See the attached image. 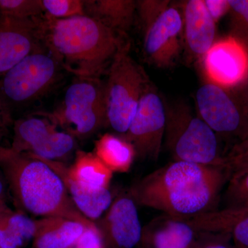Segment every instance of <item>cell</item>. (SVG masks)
Returning a JSON list of instances; mask_svg holds the SVG:
<instances>
[{
  "instance_id": "6da1fadb",
  "label": "cell",
  "mask_w": 248,
  "mask_h": 248,
  "mask_svg": "<svg viewBox=\"0 0 248 248\" xmlns=\"http://www.w3.org/2000/svg\"><path fill=\"white\" fill-rule=\"evenodd\" d=\"M226 182L221 168L174 161L135 183L129 195L136 204L186 219L214 210Z\"/></svg>"
},
{
  "instance_id": "7a4b0ae2",
  "label": "cell",
  "mask_w": 248,
  "mask_h": 248,
  "mask_svg": "<svg viewBox=\"0 0 248 248\" xmlns=\"http://www.w3.org/2000/svg\"><path fill=\"white\" fill-rule=\"evenodd\" d=\"M42 42L62 68L76 77L99 78L124 41L120 34L86 16L41 17Z\"/></svg>"
},
{
  "instance_id": "3957f363",
  "label": "cell",
  "mask_w": 248,
  "mask_h": 248,
  "mask_svg": "<svg viewBox=\"0 0 248 248\" xmlns=\"http://www.w3.org/2000/svg\"><path fill=\"white\" fill-rule=\"evenodd\" d=\"M0 165L14 197L26 211L44 218L63 217L86 227L94 226L77 208L64 183L43 159L3 147Z\"/></svg>"
},
{
  "instance_id": "277c9868",
  "label": "cell",
  "mask_w": 248,
  "mask_h": 248,
  "mask_svg": "<svg viewBox=\"0 0 248 248\" xmlns=\"http://www.w3.org/2000/svg\"><path fill=\"white\" fill-rule=\"evenodd\" d=\"M166 104L164 142L173 160L224 169L220 139L185 102Z\"/></svg>"
},
{
  "instance_id": "5b68a950",
  "label": "cell",
  "mask_w": 248,
  "mask_h": 248,
  "mask_svg": "<svg viewBox=\"0 0 248 248\" xmlns=\"http://www.w3.org/2000/svg\"><path fill=\"white\" fill-rule=\"evenodd\" d=\"M195 99L198 115L228 148L248 136V80L234 86L205 81Z\"/></svg>"
},
{
  "instance_id": "8992f818",
  "label": "cell",
  "mask_w": 248,
  "mask_h": 248,
  "mask_svg": "<svg viewBox=\"0 0 248 248\" xmlns=\"http://www.w3.org/2000/svg\"><path fill=\"white\" fill-rule=\"evenodd\" d=\"M149 84L143 68L130 55V44L124 42L111 62L105 83L107 124L116 132L126 133Z\"/></svg>"
},
{
  "instance_id": "52a82bcc",
  "label": "cell",
  "mask_w": 248,
  "mask_h": 248,
  "mask_svg": "<svg viewBox=\"0 0 248 248\" xmlns=\"http://www.w3.org/2000/svg\"><path fill=\"white\" fill-rule=\"evenodd\" d=\"M50 117L74 138L91 136L107 124L105 84L99 78L76 77Z\"/></svg>"
},
{
  "instance_id": "ba28073f",
  "label": "cell",
  "mask_w": 248,
  "mask_h": 248,
  "mask_svg": "<svg viewBox=\"0 0 248 248\" xmlns=\"http://www.w3.org/2000/svg\"><path fill=\"white\" fill-rule=\"evenodd\" d=\"M62 68L43 45L3 75L0 92L11 108L26 105L46 94L56 82Z\"/></svg>"
},
{
  "instance_id": "9c48e42d",
  "label": "cell",
  "mask_w": 248,
  "mask_h": 248,
  "mask_svg": "<svg viewBox=\"0 0 248 248\" xmlns=\"http://www.w3.org/2000/svg\"><path fill=\"white\" fill-rule=\"evenodd\" d=\"M58 124L48 116H29L15 122L11 149L17 153H29L39 158L59 161L76 148V139L60 131Z\"/></svg>"
},
{
  "instance_id": "30bf717a",
  "label": "cell",
  "mask_w": 248,
  "mask_h": 248,
  "mask_svg": "<svg viewBox=\"0 0 248 248\" xmlns=\"http://www.w3.org/2000/svg\"><path fill=\"white\" fill-rule=\"evenodd\" d=\"M166 122V104L149 84L142 94L128 130L122 137L133 145L139 158L156 161L164 142Z\"/></svg>"
},
{
  "instance_id": "8fae6325",
  "label": "cell",
  "mask_w": 248,
  "mask_h": 248,
  "mask_svg": "<svg viewBox=\"0 0 248 248\" xmlns=\"http://www.w3.org/2000/svg\"><path fill=\"white\" fill-rule=\"evenodd\" d=\"M201 62L209 82L234 86L248 80V47L231 36L216 40Z\"/></svg>"
},
{
  "instance_id": "7c38bea8",
  "label": "cell",
  "mask_w": 248,
  "mask_h": 248,
  "mask_svg": "<svg viewBox=\"0 0 248 248\" xmlns=\"http://www.w3.org/2000/svg\"><path fill=\"white\" fill-rule=\"evenodd\" d=\"M41 17L17 19L0 14V74L44 45Z\"/></svg>"
},
{
  "instance_id": "4fadbf2b",
  "label": "cell",
  "mask_w": 248,
  "mask_h": 248,
  "mask_svg": "<svg viewBox=\"0 0 248 248\" xmlns=\"http://www.w3.org/2000/svg\"><path fill=\"white\" fill-rule=\"evenodd\" d=\"M182 35V15L170 6L144 32L143 49L146 58L159 68H170L180 55Z\"/></svg>"
},
{
  "instance_id": "5bb4252c",
  "label": "cell",
  "mask_w": 248,
  "mask_h": 248,
  "mask_svg": "<svg viewBox=\"0 0 248 248\" xmlns=\"http://www.w3.org/2000/svg\"><path fill=\"white\" fill-rule=\"evenodd\" d=\"M97 227L105 247L134 248L141 241L143 228L137 204L130 195L112 202Z\"/></svg>"
},
{
  "instance_id": "9a60e30c",
  "label": "cell",
  "mask_w": 248,
  "mask_h": 248,
  "mask_svg": "<svg viewBox=\"0 0 248 248\" xmlns=\"http://www.w3.org/2000/svg\"><path fill=\"white\" fill-rule=\"evenodd\" d=\"M183 10V35L186 47L194 56L202 60L216 42V22L203 0L186 1Z\"/></svg>"
},
{
  "instance_id": "2e32d148",
  "label": "cell",
  "mask_w": 248,
  "mask_h": 248,
  "mask_svg": "<svg viewBox=\"0 0 248 248\" xmlns=\"http://www.w3.org/2000/svg\"><path fill=\"white\" fill-rule=\"evenodd\" d=\"M199 232L231 235L241 248H248V208H224L185 219Z\"/></svg>"
},
{
  "instance_id": "e0dca14e",
  "label": "cell",
  "mask_w": 248,
  "mask_h": 248,
  "mask_svg": "<svg viewBox=\"0 0 248 248\" xmlns=\"http://www.w3.org/2000/svg\"><path fill=\"white\" fill-rule=\"evenodd\" d=\"M197 232L186 220L165 215L143 228L141 241L149 248H193Z\"/></svg>"
},
{
  "instance_id": "ac0fdd59",
  "label": "cell",
  "mask_w": 248,
  "mask_h": 248,
  "mask_svg": "<svg viewBox=\"0 0 248 248\" xmlns=\"http://www.w3.org/2000/svg\"><path fill=\"white\" fill-rule=\"evenodd\" d=\"M44 160L60 176L77 208L90 221L97 219L110 208L112 197L108 188L98 191L87 190L70 177L68 168L62 163Z\"/></svg>"
},
{
  "instance_id": "d6986e66",
  "label": "cell",
  "mask_w": 248,
  "mask_h": 248,
  "mask_svg": "<svg viewBox=\"0 0 248 248\" xmlns=\"http://www.w3.org/2000/svg\"><path fill=\"white\" fill-rule=\"evenodd\" d=\"M84 15L102 23L117 33H125L133 25L137 11L134 0H86Z\"/></svg>"
},
{
  "instance_id": "ffe728a7",
  "label": "cell",
  "mask_w": 248,
  "mask_h": 248,
  "mask_svg": "<svg viewBox=\"0 0 248 248\" xmlns=\"http://www.w3.org/2000/svg\"><path fill=\"white\" fill-rule=\"evenodd\" d=\"M86 226L63 217H45L37 221L35 248H73Z\"/></svg>"
},
{
  "instance_id": "44dd1931",
  "label": "cell",
  "mask_w": 248,
  "mask_h": 248,
  "mask_svg": "<svg viewBox=\"0 0 248 248\" xmlns=\"http://www.w3.org/2000/svg\"><path fill=\"white\" fill-rule=\"evenodd\" d=\"M68 172L72 179L91 191L108 188L113 174L94 153L80 151Z\"/></svg>"
},
{
  "instance_id": "7402d4cb",
  "label": "cell",
  "mask_w": 248,
  "mask_h": 248,
  "mask_svg": "<svg viewBox=\"0 0 248 248\" xmlns=\"http://www.w3.org/2000/svg\"><path fill=\"white\" fill-rule=\"evenodd\" d=\"M94 154L112 172H128L137 156L130 142L112 134H105L96 141Z\"/></svg>"
},
{
  "instance_id": "603a6c76",
  "label": "cell",
  "mask_w": 248,
  "mask_h": 248,
  "mask_svg": "<svg viewBox=\"0 0 248 248\" xmlns=\"http://www.w3.org/2000/svg\"><path fill=\"white\" fill-rule=\"evenodd\" d=\"M37 221L9 209L0 215V248H20L33 239Z\"/></svg>"
},
{
  "instance_id": "cb8c5ba5",
  "label": "cell",
  "mask_w": 248,
  "mask_h": 248,
  "mask_svg": "<svg viewBox=\"0 0 248 248\" xmlns=\"http://www.w3.org/2000/svg\"><path fill=\"white\" fill-rule=\"evenodd\" d=\"M224 160L228 181L248 172V135L227 150Z\"/></svg>"
},
{
  "instance_id": "d4e9b609",
  "label": "cell",
  "mask_w": 248,
  "mask_h": 248,
  "mask_svg": "<svg viewBox=\"0 0 248 248\" xmlns=\"http://www.w3.org/2000/svg\"><path fill=\"white\" fill-rule=\"evenodd\" d=\"M44 13L42 0H0V14L9 17L30 19Z\"/></svg>"
},
{
  "instance_id": "484cf974",
  "label": "cell",
  "mask_w": 248,
  "mask_h": 248,
  "mask_svg": "<svg viewBox=\"0 0 248 248\" xmlns=\"http://www.w3.org/2000/svg\"><path fill=\"white\" fill-rule=\"evenodd\" d=\"M231 37L248 47V0H229Z\"/></svg>"
},
{
  "instance_id": "4316f807",
  "label": "cell",
  "mask_w": 248,
  "mask_h": 248,
  "mask_svg": "<svg viewBox=\"0 0 248 248\" xmlns=\"http://www.w3.org/2000/svg\"><path fill=\"white\" fill-rule=\"evenodd\" d=\"M42 3L45 14L56 19L84 16L81 0H42Z\"/></svg>"
},
{
  "instance_id": "83f0119b",
  "label": "cell",
  "mask_w": 248,
  "mask_h": 248,
  "mask_svg": "<svg viewBox=\"0 0 248 248\" xmlns=\"http://www.w3.org/2000/svg\"><path fill=\"white\" fill-rule=\"evenodd\" d=\"M137 11L141 20L142 27L146 32L170 7L169 0H140L136 1Z\"/></svg>"
},
{
  "instance_id": "f1b7e54d",
  "label": "cell",
  "mask_w": 248,
  "mask_h": 248,
  "mask_svg": "<svg viewBox=\"0 0 248 248\" xmlns=\"http://www.w3.org/2000/svg\"><path fill=\"white\" fill-rule=\"evenodd\" d=\"M226 208H248V172L228 181Z\"/></svg>"
},
{
  "instance_id": "f546056e",
  "label": "cell",
  "mask_w": 248,
  "mask_h": 248,
  "mask_svg": "<svg viewBox=\"0 0 248 248\" xmlns=\"http://www.w3.org/2000/svg\"><path fill=\"white\" fill-rule=\"evenodd\" d=\"M102 234L97 225L86 227L73 248H104Z\"/></svg>"
},
{
  "instance_id": "4dcf8cb0",
  "label": "cell",
  "mask_w": 248,
  "mask_h": 248,
  "mask_svg": "<svg viewBox=\"0 0 248 248\" xmlns=\"http://www.w3.org/2000/svg\"><path fill=\"white\" fill-rule=\"evenodd\" d=\"M203 1L209 14L216 23L225 15L229 14L231 9L229 0H203Z\"/></svg>"
},
{
  "instance_id": "1f68e13d",
  "label": "cell",
  "mask_w": 248,
  "mask_h": 248,
  "mask_svg": "<svg viewBox=\"0 0 248 248\" xmlns=\"http://www.w3.org/2000/svg\"><path fill=\"white\" fill-rule=\"evenodd\" d=\"M11 120V113L5 105L2 96L0 92V130Z\"/></svg>"
},
{
  "instance_id": "d6a6232c",
  "label": "cell",
  "mask_w": 248,
  "mask_h": 248,
  "mask_svg": "<svg viewBox=\"0 0 248 248\" xmlns=\"http://www.w3.org/2000/svg\"><path fill=\"white\" fill-rule=\"evenodd\" d=\"M9 210L4 202V185L0 179V215Z\"/></svg>"
},
{
  "instance_id": "836d02e7",
  "label": "cell",
  "mask_w": 248,
  "mask_h": 248,
  "mask_svg": "<svg viewBox=\"0 0 248 248\" xmlns=\"http://www.w3.org/2000/svg\"><path fill=\"white\" fill-rule=\"evenodd\" d=\"M200 248H231L229 246L223 243L218 242V241H212V242L208 243L204 246H202Z\"/></svg>"
},
{
  "instance_id": "e575fe53",
  "label": "cell",
  "mask_w": 248,
  "mask_h": 248,
  "mask_svg": "<svg viewBox=\"0 0 248 248\" xmlns=\"http://www.w3.org/2000/svg\"><path fill=\"white\" fill-rule=\"evenodd\" d=\"M3 147L0 146V156H1V150H2Z\"/></svg>"
}]
</instances>
